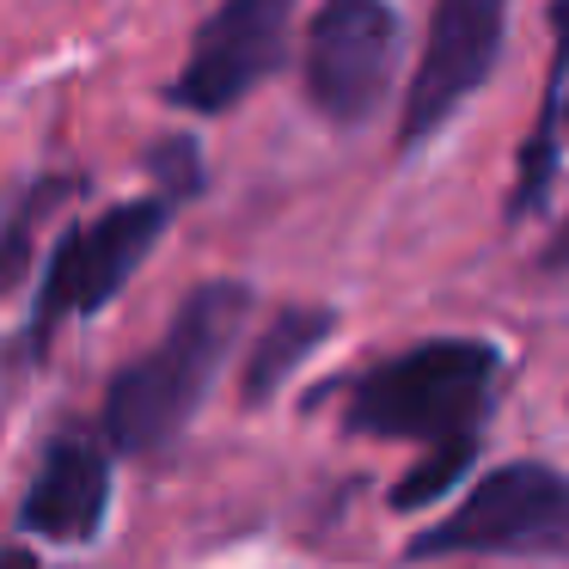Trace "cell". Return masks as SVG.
<instances>
[{"mask_svg":"<svg viewBox=\"0 0 569 569\" xmlns=\"http://www.w3.org/2000/svg\"><path fill=\"white\" fill-rule=\"evenodd\" d=\"M68 190H74L68 178H43V184L26 190V202H19V209L0 221V295H13V288L26 282V270H31V233H38L43 209H50V202H62Z\"/></svg>","mask_w":569,"mask_h":569,"instance_id":"obj_11","label":"cell"},{"mask_svg":"<svg viewBox=\"0 0 569 569\" xmlns=\"http://www.w3.org/2000/svg\"><path fill=\"white\" fill-rule=\"evenodd\" d=\"M104 515H111V459H104V447L80 441V435L50 441V453H43L38 478L26 490V508H19L26 532L50 545H87L99 539Z\"/></svg>","mask_w":569,"mask_h":569,"instance_id":"obj_8","label":"cell"},{"mask_svg":"<svg viewBox=\"0 0 569 569\" xmlns=\"http://www.w3.org/2000/svg\"><path fill=\"white\" fill-rule=\"evenodd\" d=\"M398 68V13L386 0H325L307 26V99L331 123H368Z\"/></svg>","mask_w":569,"mask_h":569,"instance_id":"obj_5","label":"cell"},{"mask_svg":"<svg viewBox=\"0 0 569 569\" xmlns=\"http://www.w3.org/2000/svg\"><path fill=\"white\" fill-rule=\"evenodd\" d=\"M478 459V441H447V447H429V459H417V466L398 478L392 490V508H435L447 490H453L459 478H466V466Z\"/></svg>","mask_w":569,"mask_h":569,"instance_id":"obj_12","label":"cell"},{"mask_svg":"<svg viewBox=\"0 0 569 569\" xmlns=\"http://www.w3.org/2000/svg\"><path fill=\"white\" fill-rule=\"evenodd\" d=\"M508 38V0H435L429 38H422V62L405 92V123L398 141L422 148L459 117V104L496 74V56Z\"/></svg>","mask_w":569,"mask_h":569,"instance_id":"obj_6","label":"cell"},{"mask_svg":"<svg viewBox=\"0 0 569 569\" xmlns=\"http://www.w3.org/2000/svg\"><path fill=\"white\" fill-rule=\"evenodd\" d=\"M502 356L478 337H435L405 356L368 368L349 386V429L373 441H478V422L490 410Z\"/></svg>","mask_w":569,"mask_h":569,"instance_id":"obj_2","label":"cell"},{"mask_svg":"<svg viewBox=\"0 0 569 569\" xmlns=\"http://www.w3.org/2000/svg\"><path fill=\"white\" fill-rule=\"evenodd\" d=\"M545 270H569V214H563V227H557V239L545 246Z\"/></svg>","mask_w":569,"mask_h":569,"instance_id":"obj_13","label":"cell"},{"mask_svg":"<svg viewBox=\"0 0 569 569\" xmlns=\"http://www.w3.org/2000/svg\"><path fill=\"white\" fill-rule=\"evenodd\" d=\"M166 227H172V197H136V202L104 209L99 221H87V227H68V233L56 239L50 270H43L31 331L50 337L62 319L99 312L117 288H129V276H136L141 258L166 239Z\"/></svg>","mask_w":569,"mask_h":569,"instance_id":"obj_4","label":"cell"},{"mask_svg":"<svg viewBox=\"0 0 569 569\" xmlns=\"http://www.w3.org/2000/svg\"><path fill=\"white\" fill-rule=\"evenodd\" d=\"M0 569H38L26 551H0Z\"/></svg>","mask_w":569,"mask_h":569,"instance_id":"obj_14","label":"cell"},{"mask_svg":"<svg viewBox=\"0 0 569 569\" xmlns=\"http://www.w3.org/2000/svg\"><path fill=\"white\" fill-rule=\"evenodd\" d=\"M246 312H251L246 282L190 288V300L178 307V319L166 325L160 343L104 386V429H111L117 453L129 459L160 453V447H172L190 429L221 361L233 356L239 331H246Z\"/></svg>","mask_w":569,"mask_h":569,"instance_id":"obj_1","label":"cell"},{"mask_svg":"<svg viewBox=\"0 0 569 569\" xmlns=\"http://www.w3.org/2000/svg\"><path fill=\"white\" fill-rule=\"evenodd\" d=\"M563 74H569V0H563V31H557V62H551V87H545V117L539 136L520 153V184H515V214H527L545 197V178L557 166V99H563Z\"/></svg>","mask_w":569,"mask_h":569,"instance_id":"obj_10","label":"cell"},{"mask_svg":"<svg viewBox=\"0 0 569 569\" xmlns=\"http://www.w3.org/2000/svg\"><path fill=\"white\" fill-rule=\"evenodd\" d=\"M569 545V471L545 459H508L483 471L466 502L447 508L410 557H502V551H563Z\"/></svg>","mask_w":569,"mask_h":569,"instance_id":"obj_3","label":"cell"},{"mask_svg":"<svg viewBox=\"0 0 569 569\" xmlns=\"http://www.w3.org/2000/svg\"><path fill=\"white\" fill-rule=\"evenodd\" d=\"M337 331V312L331 307H282L270 325H263L258 349L246 361V405H263L288 386V373Z\"/></svg>","mask_w":569,"mask_h":569,"instance_id":"obj_9","label":"cell"},{"mask_svg":"<svg viewBox=\"0 0 569 569\" xmlns=\"http://www.w3.org/2000/svg\"><path fill=\"white\" fill-rule=\"evenodd\" d=\"M557 123H563V129H569V104H557Z\"/></svg>","mask_w":569,"mask_h":569,"instance_id":"obj_15","label":"cell"},{"mask_svg":"<svg viewBox=\"0 0 569 569\" xmlns=\"http://www.w3.org/2000/svg\"><path fill=\"white\" fill-rule=\"evenodd\" d=\"M288 19H295V0H221L202 19L197 43H190L184 68H178L172 104H184L197 117L233 111L246 92H258L282 68Z\"/></svg>","mask_w":569,"mask_h":569,"instance_id":"obj_7","label":"cell"}]
</instances>
